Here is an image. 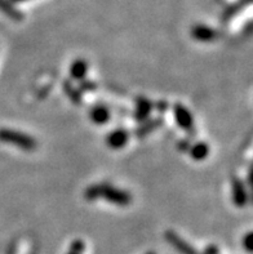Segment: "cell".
Returning a JSON list of instances; mask_svg holds the SVG:
<instances>
[{
    "label": "cell",
    "mask_w": 253,
    "mask_h": 254,
    "mask_svg": "<svg viewBox=\"0 0 253 254\" xmlns=\"http://www.w3.org/2000/svg\"><path fill=\"white\" fill-rule=\"evenodd\" d=\"M84 199L88 201H94L97 199H105L109 203L119 206H127L131 204L132 195L128 191L116 189L107 184H96L86 187L84 191Z\"/></svg>",
    "instance_id": "obj_1"
},
{
    "label": "cell",
    "mask_w": 253,
    "mask_h": 254,
    "mask_svg": "<svg viewBox=\"0 0 253 254\" xmlns=\"http://www.w3.org/2000/svg\"><path fill=\"white\" fill-rule=\"evenodd\" d=\"M0 142L16 146V147L25 150V151H32L38 146V142L35 141V138H32L31 135L8 128L0 129Z\"/></svg>",
    "instance_id": "obj_2"
},
{
    "label": "cell",
    "mask_w": 253,
    "mask_h": 254,
    "mask_svg": "<svg viewBox=\"0 0 253 254\" xmlns=\"http://www.w3.org/2000/svg\"><path fill=\"white\" fill-rule=\"evenodd\" d=\"M173 114H174V120L177 126L183 130H192L194 128V119L189 110L186 109L181 103H176L173 106Z\"/></svg>",
    "instance_id": "obj_3"
},
{
    "label": "cell",
    "mask_w": 253,
    "mask_h": 254,
    "mask_svg": "<svg viewBox=\"0 0 253 254\" xmlns=\"http://www.w3.org/2000/svg\"><path fill=\"white\" fill-rule=\"evenodd\" d=\"M231 192H233V201L238 208H244L250 201L247 189L239 178L234 177L231 180Z\"/></svg>",
    "instance_id": "obj_4"
},
{
    "label": "cell",
    "mask_w": 253,
    "mask_h": 254,
    "mask_svg": "<svg viewBox=\"0 0 253 254\" xmlns=\"http://www.w3.org/2000/svg\"><path fill=\"white\" fill-rule=\"evenodd\" d=\"M164 238H166V240H167L168 243H169L170 245H172L173 248L176 249L178 253L181 254H199L198 252H196L195 248H192L191 245L189 244L187 242H185L181 236H178L174 231H172V230H168L166 234H164Z\"/></svg>",
    "instance_id": "obj_5"
},
{
    "label": "cell",
    "mask_w": 253,
    "mask_h": 254,
    "mask_svg": "<svg viewBox=\"0 0 253 254\" xmlns=\"http://www.w3.org/2000/svg\"><path fill=\"white\" fill-rule=\"evenodd\" d=\"M129 133L123 128L114 129L106 135V145L112 150H120L128 143Z\"/></svg>",
    "instance_id": "obj_6"
},
{
    "label": "cell",
    "mask_w": 253,
    "mask_h": 254,
    "mask_svg": "<svg viewBox=\"0 0 253 254\" xmlns=\"http://www.w3.org/2000/svg\"><path fill=\"white\" fill-rule=\"evenodd\" d=\"M191 36L198 42L203 43H211L215 42L216 39L218 38V32L217 30L213 29V27H209L207 25H195L191 29Z\"/></svg>",
    "instance_id": "obj_7"
},
{
    "label": "cell",
    "mask_w": 253,
    "mask_h": 254,
    "mask_svg": "<svg viewBox=\"0 0 253 254\" xmlns=\"http://www.w3.org/2000/svg\"><path fill=\"white\" fill-rule=\"evenodd\" d=\"M151 110H153V103H151L148 98H145V97L137 98L135 110L136 120L140 123L146 122V120L149 119V116H150Z\"/></svg>",
    "instance_id": "obj_8"
},
{
    "label": "cell",
    "mask_w": 253,
    "mask_h": 254,
    "mask_svg": "<svg viewBox=\"0 0 253 254\" xmlns=\"http://www.w3.org/2000/svg\"><path fill=\"white\" fill-rule=\"evenodd\" d=\"M89 118L97 126H105L106 123L110 120V118H111V114H110V110L106 106L97 105V106H94L90 110Z\"/></svg>",
    "instance_id": "obj_9"
},
{
    "label": "cell",
    "mask_w": 253,
    "mask_h": 254,
    "mask_svg": "<svg viewBox=\"0 0 253 254\" xmlns=\"http://www.w3.org/2000/svg\"><path fill=\"white\" fill-rule=\"evenodd\" d=\"M163 126V119L157 118V119H150L144 122L140 127H137L135 130V135L137 138H144L146 135L150 134L151 132H154L155 129Z\"/></svg>",
    "instance_id": "obj_10"
},
{
    "label": "cell",
    "mask_w": 253,
    "mask_h": 254,
    "mask_svg": "<svg viewBox=\"0 0 253 254\" xmlns=\"http://www.w3.org/2000/svg\"><path fill=\"white\" fill-rule=\"evenodd\" d=\"M189 154L195 161H202L209 155V146L205 142H196L190 146Z\"/></svg>",
    "instance_id": "obj_11"
},
{
    "label": "cell",
    "mask_w": 253,
    "mask_h": 254,
    "mask_svg": "<svg viewBox=\"0 0 253 254\" xmlns=\"http://www.w3.org/2000/svg\"><path fill=\"white\" fill-rule=\"evenodd\" d=\"M86 71H88V64L82 58L75 60L70 66V75L74 80H83L86 75Z\"/></svg>",
    "instance_id": "obj_12"
},
{
    "label": "cell",
    "mask_w": 253,
    "mask_h": 254,
    "mask_svg": "<svg viewBox=\"0 0 253 254\" xmlns=\"http://www.w3.org/2000/svg\"><path fill=\"white\" fill-rule=\"evenodd\" d=\"M0 10L13 21H21L23 18L22 13L13 5L10 0H0Z\"/></svg>",
    "instance_id": "obj_13"
},
{
    "label": "cell",
    "mask_w": 253,
    "mask_h": 254,
    "mask_svg": "<svg viewBox=\"0 0 253 254\" xmlns=\"http://www.w3.org/2000/svg\"><path fill=\"white\" fill-rule=\"evenodd\" d=\"M64 90L65 93H66V96L70 98L71 102L74 103V105H82V93L70 83V81H65Z\"/></svg>",
    "instance_id": "obj_14"
},
{
    "label": "cell",
    "mask_w": 253,
    "mask_h": 254,
    "mask_svg": "<svg viewBox=\"0 0 253 254\" xmlns=\"http://www.w3.org/2000/svg\"><path fill=\"white\" fill-rule=\"evenodd\" d=\"M250 3H251V0H239V1H237V3L231 4L228 9L225 10L224 16H222L224 21H229L231 17H234L235 14H238V13H239V10L243 9L244 6L247 5V4H250Z\"/></svg>",
    "instance_id": "obj_15"
},
{
    "label": "cell",
    "mask_w": 253,
    "mask_h": 254,
    "mask_svg": "<svg viewBox=\"0 0 253 254\" xmlns=\"http://www.w3.org/2000/svg\"><path fill=\"white\" fill-rule=\"evenodd\" d=\"M84 249H85V244L82 240H75L70 245V252H73V253L82 254L84 252Z\"/></svg>",
    "instance_id": "obj_16"
},
{
    "label": "cell",
    "mask_w": 253,
    "mask_h": 254,
    "mask_svg": "<svg viewBox=\"0 0 253 254\" xmlns=\"http://www.w3.org/2000/svg\"><path fill=\"white\" fill-rule=\"evenodd\" d=\"M243 248L247 252H252V232H248L247 235L243 238Z\"/></svg>",
    "instance_id": "obj_17"
},
{
    "label": "cell",
    "mask_w": 253,
    "mask_h": 254,
    "mask_svg": "<svg viewBox=\"0 0 253 254\" xmlns=\"http://www.w3.org/2000/svg\"><path fill=\"white\" fill-rule=\"evenodd\" d=\"M190 146H191V143H190L189 139H182V141L178 142L177 147H178V150H181V151H189Z\"/></svg>",
    "instance_id": "obj_18"
},
{
    "label": "cell",
    "mask_w": 253,
    "mask_h": 254,
    "mask_svg": "<svg viewBox=\"0 0 253 254\" xmlns=\"http://www.w3.org/2000/svg\"><path fill=\"white\" fill-rule=\"evenodd\" d=\"M96 88V84L93 81H82V89L83 90H93Z\"/></svg>",
    "instance_id": "obj_19"
},
{
    "label": "cell",
    "mask_w": 253,
    "mask_h": 254,
    "mask_svg": "<svg viewBox=\"0 0 253 254\" xmlns=\"http://www.w3.org/2000/svg\"><path fill=\"white\" fill-rule=\"evenodd\" d=\"M218 253H220V251H218V248L216 247V245H208V247L204 249V254H218Z\"/></svg>",
    "instance_id": "obj_20"
},
{
    "label": "cell",
    "mask_w": 253,
    "mask_h": 254,
    "mask_svg": "<svg viewBox=\"0 0 253 254\" xmlns=\"http://www.w3.org/2000/svg\"><path fill=\"white\" fill-rule=\"evenodd\" d=\"M157 107H158V110H159V111H162V113H163L164 110H166L168 107V103L166 102V101H162V102L158 103Z\"/></svg>",
    "instance_id": "obj_21"
},
{
    "label": "cell",
    "mask_w": 253,
    "mask_h": 254,
    "mask_svg": "<svg viewBox=\"0 0 253 254\" xmlns=\"http://www.w3.org/2000/svg\"><path fill=\"white\" fill-rule=\"evenodd\" d=\"M6 254H14V247H13V245L10 247L9 251H8V253H6Z\"/></svg>",
    "instance_id": "obj_22"
},
{
    "label": "cell",
    "mask_w": 253,
    "mask_h": 254,
    "mask_svg": "<svg viewBox=\"0 0 253 254\" xmlns=\"http://www.w3.org/2000/svg\"><path fill=\"white\" fill-rule=\"evenodd\" d=\"M10 1H16V3H18V1H25V0H10Z\"/></svg>",
    "instance_id": "obj_23"
},
{
    "label": "cell",
    "mask_w": 253,
    "mask_h": 254,
    "mask_svg": "<svg viewBox=\"0 0 253 254\" xmlns=\"http://www.w3.org/2000/svg\"><path fill=\"white\" fill-rule=\"evenodd\" d=\"M146 254H155L154 252H149V253H146Z\"/></svg>",
    "instance_id": "obj_24"
},
{
    "label": "cell",
    "mask_w": 253,
    "mask_h": 254,
    "mask_svg": "<svg viewBox=\"0 0 253 254\" xmlns=\"http://www.w3.org/2000/svg\"><path fill=\"white\" fill-rule=\"evenodd\" d=\"M69 254H78V253H73V252H70V253H69Z\"/></svg>",
    "instance_id": "obj_25"
}]
</instances>
